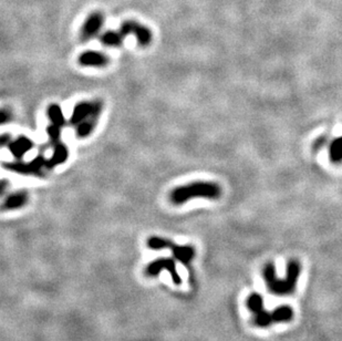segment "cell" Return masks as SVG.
<instances>
[{"label":"cell","mask_w":342,"mask_h":341,"mask_svg":"<svg viewBox=\"0 0 342 341\" xmlns=\"http://www.w3.org/2000/svg\"><path fill=\"white\" fill-rule=\"evenodd\" d=\"M300 264L298 260H290L287 265L286 277L279 278L277 276L275 265L272 263L266 264L263 269V276L269 292L278 296H286L296 291L297 281L300 275Z\"/></svg>","instance_id":"6da1fadb"},{"label":"cell","mask_w":342,"mask_h":341,"mask_svg":"<svg viewBox=\"0 0 342 341\" xmlns=\"http://www.w3.org/2000/svg\"><path fill=\"white\" fill-rule=\"evenodd\" d=\"M221 195L220 186L210 181H196L177 186L169 193V201L174 205H182L194 198L218 199Z\"/></svg>","instance_id":"7a4b0ae2"},{"label":"cell","mask_w":342,"mask_h":341,"mask_svg":"<svg viewBox=\"0 0 342 341\" xmlns=\"http://www.w3.org/2000/svg\"><path fill=\"white\" fill-rule=\"evenodd\" d=\"M120 32L124 36V38L129 35L134 36L140 47H148L152 43V40H153V34H152V31L147 25L141 24L135 20L124 21L121 24V27H120Z\"/></svg>","instance_id":"3957f363"},{"label":"cell","mask_w":342,"mask_h":341,"mask_svg":"<svg viewBox=\"0 0 342 341\" xmlns=\"http://www.w3.org/2000/svg\"><path fill=\"white\" fill-rule=\"evenodd\" d=\"M163 270L168 272L170 278H172V281L175 285L179 286L182 284V278L179 272H177L176 263L173 258H168V257H161V258L151 261L148 267L145 268V273L149 276H152V277H155V276L163 272Z\"/></svg>","instance_id":"277c9868"},{"label":"cell","mask_w":342,"mask_h":341,"mask_svg":"<svg viewBox=\"0 0 342 341\" xmlns=\"http://www.w3.org/2000/svg\"><path fill=\"white\" fill-rule=\"evenodd\" d=\"M47 162H48L47 159H44L42 155H38L29 163H24L21 162L20 160H18L16 162L5 164V167L8 171L19 173V174L39 175L42 169H44V167L47 169Z\"/></svg>","instance_id":"5b68a950"},{"label":"cell","mask_w":342,"mask_h":341,"mask_svg":"<svg viewBox=\"0 0 342 341\" xmlns=\"http://www.w3.org/2000/svg\"><path fill=\"white\" fill-rule=\"evenodd\" d=\"M102 110H103V102L101 100H94L93 109L90 115H89L84 121H82L80 124L75 126V135H77V138L86 139L92 133L100 119L101 113H102Z\"/></svg>","instance_id":"8992f818"},{"label":"cell","mask_w":342,"mask_h":341,"mask_svg":"<svg viewBox=\"0 0 342 341\" xmlns=\"http://www.w3.org/2000/svg\"><path fill=\"white\" fill-rule=\"evenodd\" d=\"M104 22V16L101 14L100 11L92 12V14L87 18L83 25L81 29V40L82 41H89L92 38L96 37L101 28H102Z\"/></svg>","instance_id":"52a82bcc"},{"label":"cell","mask_w":342,"mask_h":341,"mask_svg":"<svg viewBox=\"0 0 342 341\" xmlns=\"http://www.w3.org/2000/svg\"><path fill=\"white\" fill-rule=\"evenodd\" d=\"M109 57L100 51L87 50L81 53L78 57V63L82 67L104 68L109 64Z\"/></svg>","instance_id":"ba28073f"},{"label":"cell","mask_w":342,"mask_h":341,"mask_svg":"<svg viewBox=\"0 0 342 341\" xmlns=\"http://www.w3.org/2000/svg\"><path fill=\"white\" fill-rule=\"evenodd\" d=\"M34 146L35 143L33 140L24 135H20L17 139L11 140V142L8 144V149L16 160H21L30 150L34 149Z\"/></svg>","instance_id":"9c48e42d"},{"label":"cell","mask_w":342,"mask_h":341,"mask_svg":"<svg viewBox=\"0 0 342 341\" xmlns=\"http://www.w3.org/2000/svg\"><path fill=\"white\" fill-rule=\"evenodd\" d=\"M29 195L26 191H17L7 195L3 203V211H15L23 207L28 203Z\"/></svg>","instance_id":"30bf717a"},{"label":"cell","mask_w":342,"mask_h":341,"mask_svg":"<svg viewBox=\"0 0 342 341\" xmlns=\"http://www.w3.org/2000/svg\"><path fill=\"white\" fill-rule=\"evenodd\" d=\"M170 250H172L175 260L180 261L184 266H188L191 264L196 254L195 248L191 245H175L173 244Z\"/></svg>","instance_id":"8fae6325"},{"label":"cell","mask_w":342,"mask_h":341,"mask_svg":"<svg viewBox=\"0 0 342 341\" xmlns=\"http://www.w3.org/2000/svg\"><path fill=\"white\" fill-rule=\"evenodd\" d=\"M93 109V101H81L79 103L75 104L73 108L72 114L70 117V124L77 126L82 121H84L89 115H90Z\"/></svg>","instance_id":"7c38bea8"},{"label":"cell","mask_w":342,"mask_h":341,"mask_svg":"<svg viewBox=\"0 0 342 341\" xmlns=\"http://www.w3.org/2000/svg\"><path fill=\"white\" fill-rule=\"evenodd\" d=\"M69 158V150L62 142H59L58 144L53 145V153L50 159H48L47 162V169L52 170L55 166L61 165L66 162Z\"/></svg>","instance_id":"4fadbf2b"},{"label":"cell","mask_w":342,"mask_h":341,"mask_svg":"<svg viewBox=\"0 0 342 341\" xmlns=\"http://www.w3.org/2000/svg\"><path fill=\"white\" fill-rule=\"evenodd\" d=\"M125 39L124 36L119 31H113L109 30L102 34V36L100 37V40L102 42L104 46L106 47H111V48H118L121 46L123 43V40Z\"/></svg>","instance_id":"5bb4252c"},{"label":"cell","mask_w":342,"mask_h":341,"mask_svg":"<svg viewBox=\"0 0 342 341\" xmlns=\"http://www.w3.org/2000/svg\"><path fill=\"white\" fill-rule=\"evenodd\" d=\"M274 324L289 323L294 318V309L289 306H280L271 311Z\"/></svg>","instance_id":"9a60e30c"},{"label":"cell","mask_w":342,"mask_h":341,"mask_svg":"<svg viewBox=\"0 0 342 341\" xmlns=\"http://www.w3.org/2000/svg\"><path fill=\"white\" fill-rule=\"evenodd\" d=\"M47 114H48L50 122H51V124L58 125L61 128L66 125V119H65V115H63V112L61 110L60 106L55 104V103L50 104L47 109Z\"/></svg>","instance_id":"2e32d148"},{"label":"cell","mask_w":342,"mask_h":341,"mask_svg":"<svg viewBox=\"0 0 342 341\" xmlns=\"http://www.w3.org/2000/svg\"><path fill=\"white\" fill-rule=\"evenodd\" d=\"M329 158L332 164L339 165L342 163V137L334 139L329 149Z\"/></svg>","instance_id":"e0dca14e"},{"label":"cell","mask_w":342,"mask_h":341,"mask_svg":"<svg viewBox=\"0 0 342 341\" xmlns=\"http://www.w3.org/2000/svg\"><path fill=\"white\" fill-rule=\"evenodd\" d=\"M147 245L150 249L152 250H163L172 247L173 243L170 240H167V238H163L160 236H151L148 238L147 241Z\"/></svg>","instance_id":"ac0fdd59"},{"label":"cell","mask_w":342,"mask_h":341,"mask_svg":"<svg viewBox=\"0 0 342 341\" xmlns=\"http://www.w3.org/2000/svg\"><path fill=\"white\" fill-rule=\"evenodd\" d=\"M254 324L259 328H267L270 325L274 324V319H272V313L263 308L262 310L254 313Z\"/></svg>","instance_id":"d6986e66"},{"label":"cell","mask_w":342,"mask_h":341,"mask_svg":"<svg viewBox=\"0 0 342 341\" xmlns=\"http://www.w3.org/2000/svg\"><path fill=\"white\" fill-rule=\"evenodd\" d=\"M246 306L251 311V313L254 314L264 308V298L262 297V295L252 293L248 296V298H247Z\"/></svg>","instance_id":"ffe728a7"},{"label":"cell","mask_w":342,"mask_h":341,"mask_svg":"<svg viewBox=\"0 0 342 341\" xmlns=\"http://www.w3.org/2000/svg\"><path fill=\"white\" fill-rule=\"evenodd\" d=\"M47 133H48V137L50 142H51L52 145L58 144L59 142H61V127L58 125H54V124H50L47 127Z\"/></svg>","instance_id":"44dd1931"},{"label":"cell","mask_w":342,"mask_h":341,"mask_svg":"<svg viewBox=\"0 0 342 341\" xmlns=\"http://www.w3.org/2000/svg\"><path fill=\"white\" fill-rule=\"evenodd\" d=\"M327 143V138L326 137H320L318 140L316 141V143L314 144V149L315 150H320L322 146Z\"/></svg>","instance_id":"7402d4cb"},{"label":"cell","mask_w":342,"mask_h":341,"mask_svg":"<svg viewBox=\"0 0 342 341\" xmlns=\"http://www.w3.org/2000/svg\"><path fill=\"white\" fill-rule=\"evenodd\" d=\"M10 120V113L7 110V109H3L2 111V123L5 124L7 123V122Z\"/></svg>","instance_id":"603a6c76"},{"label":"cell","mask_w":342,"mask_h":341,"mask_svg":"<svg viewBox=\"0 0 342 341\" xmlns=\"http://www.w3.org/2000/svg\"><path fill=\"white\" fill-rule=\"evenodd\" d=\"M10 142H11V137H10V134H8V133L3 134V137H2V143H3V145H4V146H6V145L8 146V144H9Z\"/></svg>","instance_id":"cb8c5ba5"}]
</instances>
